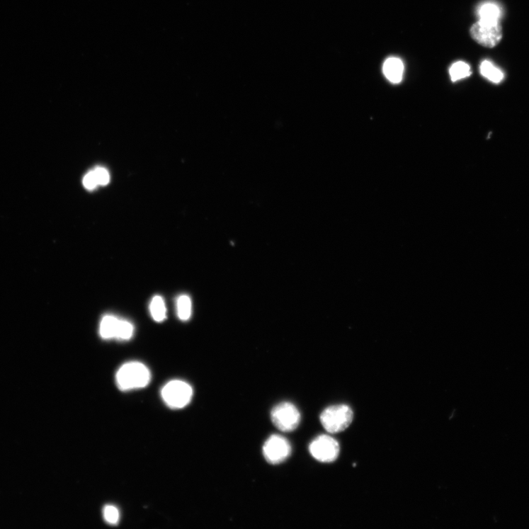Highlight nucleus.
Listing matches in <instances>:
<instances>
[{
    "instance_id": "obj_1",
    "label": "nucleus",
    "mask_w": 529,
    "mask_h": 529,
    "mask_svg": "<svg viewBox=\"0 0 529 529\" xmlns=\"http://www.w3.org/2000/svg\"><path fill=\"white\" fill-rule=\"evenodd\" d=\"M151 380L148 368L140 362H129L124 364L115 375L118 387L128 391L147 387Z\"/></svg>"
},
{
    "instance_id": "obj_2",
    "label": "nucleus",
    "mask_w": 529,
    "mask_h": 529,
    "mask_svg": "<svg viewBox=\"0 0 529 529\" xmlns=\"http://www.w3.org/2000/svg\"><path fill=\"white\" fill-rule=\"evenodd\" d=\"M354 414L347 405L331 406L322 411L320 421L329 433L336 434L343 432L353 421Z\"/></svg>"
},
{
    "instance_id": "obj_3",
    "label": "nucleus",
    "mask_w": 529,
    "mask_h": 529,
    "mask_svg": "<svg viewBox=\"0 0 529 529\" xmlns=\"http://www.w3.org/2000/svg\"><path fill=\"white\" fill-rule=\"evenodd\" d=\"M271 417L273 425L284 433L292 432L301 421L299 409L290 402H283L274 406Z\"/></svg>"
},
{
    "instance_id": "obj_4",
    "label": "nucleus",
    "mask_w": 529,
    "mask_h": 529,
    "mask_svg": "<svg viewBox=\"0 0 529 529\" xmlns=\"http://www.w3.org/2000/svg\"><path fill=\"white\" fill-rule=\"evenodd\" d=\"M191 386L181 380L167 383L161 391V396L167 406L172 409H182L189 404L193 398Z\"/></svg>"
},
{
    "instance_id": "obj_5",
    "label": "nucleus",
    "mask_w": 529,
    "mask_h": 529,
    "mask_svg": "<svg viewBox=\"0 0 529 529\" xmlns=\"http://www.w3.org/2000/svg\"><path fill=\"white\" fill-rule=\"evenodd\" d=\"M470 34L480 45L492 48L501 41L503 32L499 23H488L479 21L470 29Z\"/></svg>"
},
{
    "instance_id": "obj_6",
    "label": "nucleus",
    "mask_w": 529,
    "mask_h": 529,
    "mask_svg": "<svg viewBox=\"0 0 529 529\" xmlns=\"http://www.w3.org/2000/svg\"><path fill=\"white\" fill-rule=\"evenodd\" d=\"M309 450L311 455L317 460L329 463L338 459L340 455V445L334 438L328 436H322L310 443Z\"/></svg>"
},
{
    "instance_id": "obj_7",
    "label": "nucleus",
    "mask_w": 529,
    "mask_h": 529,
    "mask_svg": "<svg viewBox=\"0 0 529 529\" xmlns=\"http://www.w3.org/2000/svg\"><path fill=\"white\" fill-rule=\"evenodd\" d=\"M263 453L266 460L272 465L285 462L291 454V446L285 438L274 435L265 443Z\"/></svg>"
},
{
    "instance_id": "obj_8",
    "label": "nucleus",
    "mask_w": 529,
    "mask_h": 529,
    "mask_svg": "<svg viewBox=\"0 0 529 529\" xmlns=\"http://www.w3.org/2000/svg\"><path fill=\"white\" fill-rule=\"evenodd\" d=\"M479 21L488 23H499L504 15L500 4L494 1L482 3L477 8Z\"/></svg>"
},
{
    "instance_id": "obj_9",
    "label": "nucleus",
    "mask_w": 529,
    "mask_h": 529,
    "mask_svg": "<svg viewBox=\"0 0 529 529\" xmlns=\"http://www.w3.org/2000/svg\"><path fill=\"white\" fill-rule=\"evenodd\" d=\"M383 73L387 79L392 84H399L403 78V62L397 57L387 59L383 66Z\"/></svg>"
},
{
    "instance_id": "obj_10",
    "label": "nucleus",
    "mask_w": 529,
    "mask_h": 529,
    "mask_svg": "<svg viewBox=\"0 0 529 529\" xmlns=\"http://www.w3.org/2000/svg\"><path fill=\"white\" fill-rule=\"evenodd\" d=\"M120 319L113 315H106L100 325V336L103 339H116L119 331Z\"/></svg>"
},
{
    "instance_id": "obj_11",
    "label": "nucleus",
    "mask_w": 529,
    "mask_h": 529,
    "mask_svg": "<svg viewBox=\"0 0 529 529\" xmlns=\"http://www.w3.org/2000/svg\"><path fill=\"white\" fill-rule=\"evenodd\" d=\"M480 72L486 79L496 84H501L504 79V73L502 70L489 61H484L481 64Z\"/></svg>"
},
{
    "instance_id": "obj_12",
    "label": "nucleus",
    "mask_w": 529,
    "mask_h": 529,
    "mask_svg": "<svg viewBox=\"0 0 529 529\" xmlns=\"http://www.w3.org/2000/svg\"><path fill=\"white\" fill-rule=\"evenodd\" d=\"M149 311L152 318L156 322H163L166 319V307L161 296H155L152 298L149 305Z\"/></svg>"
},
{
    "instance_id": "obj_13",
    "label": "nucleus",
    "mask_w": 529,
    "mask_h": 529,
    "mask_svg": "<svg viewBox=\"0 0 529 529\" xmlns=\"http://www.w3.org/2000/svg\"><path fill=\"white\" fill-rule=\"evenodd\" d=\"M176 312L181 321L186 322L190 318L192 303L188 296L181 295L178 297L176 300Z\"/></svg>"
},
{
    "instance_id": "obj_14",
    "label": "nucleus",
    "mask_w": 529,
    "mask_h": 529,
    "mask_svg": "<svg viewBox=\"0 0 529 529\" xmlns=\"http://www.w3.org/2000/svg\"><path fill=\"white\" fill-rule=\"evenodd\" d=\"M450 78L453 82H457L465 79L472 74V69L470 66L462 62L454 64L449 70Z\"/></svg>"
},
{
    "instance_id": "obj_15",
    "label": "nucleus",
    "mask_w": 529,
    "mask_h": 529,
    "mask_svg": "<svg viewBox=\"0 0 529 529\" xmlns=\"http://www.w3.org/2000/svg\"><path fill=\"white\" fill-rule=\"evenodd\" d=\"M134 334V326L127 320L120 319L119 331L116 339L121 341L130 340Z\"/></svg>"
},
{
    "instance_id": "obj_16",
    "label": "nucleus",
    "mask_w": 529,
    "mask_h": 529,
    "mask_svg": "<svg viewBox=\"0 0 529 529\" xmlns=\"http://www.w3.org/2000/svg\"><path fill=\"white\" fill-rule=\"evenodd\" d=\"M103 517L108 524L116 525L120 518L119 509L114 506H106L103 509Z\"/></svg>"
},
{
    "instance_id": "obj_17",
    "label": "nucleus",
    "mask_w": 529,
    "mask_h": 529,
    "mask_svg": "<svg viewBox=\"0 0 529 529\" xmlns=\"http://www.w3.org/2000/svg\"><path fill=\"white\" fill-rule=\"evenodd\" d=\"M93 171L98 186H106L108 184L110 181V175L106 169L97 168Z\"/></svg>"
},
{
    "instance_id": "obj_18",
    "label": "nucleus",
    "mask_w": 529,
    "mask_h": 529,
    "mask_svg": "<svg viewBox=\"0 0 529 529\" xmlns=\"http://www.w3.org/2000/svg\"><path fill=\"white\" fill-rule=\"evenodd\" d=\"M84 185L89 190H93L98 186L93 171H90L85 176Z\"/></svg>"
}]
</instances>
